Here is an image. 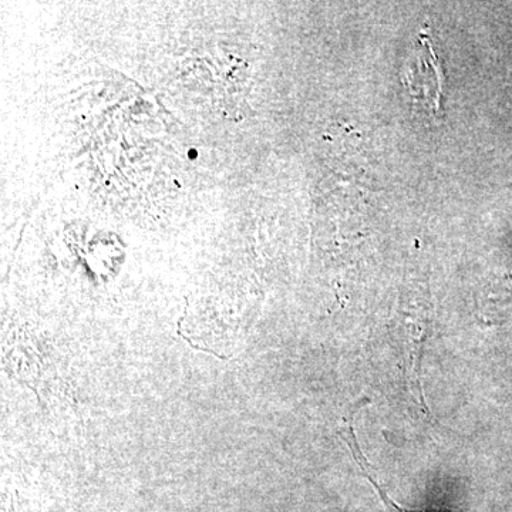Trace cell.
<instances>
[{
  "label": "cell",
  "mask_w": 512,
  "mask_h": 512,
  "mask_svg": "<svg viewBox=\"0 0 512 512\" xmlns=\"http://www.w3.org/2000/svg\"><path fill=\"white\" fill-rule=\"evenodd\" d=\"M419 63L414 64L407 74V84L413 96L427 100V94L433 96L436 109H441V93H443L444 73L436 52L430 45L429 56L419 57Z\"/></svg>",
  "instance_id": "obj_1"
},
{
  "label": "cell",
  "mask_w": 512,
  "mask_h": 512,
  "mask_svg": "<svg viewBox=\"0 0 512 512\" xmlns=\"http://www.w3.org/2000/svg\"><path fill=\"white\" fill-rule=\"evenodd\" d=\"M343 439L348 443L353 456L356 458L357 464H359V467L362 468L363 473H365L363 476H365L367 480H369V483L375 487L380 500H382L383 504L386 505L387 512H424L419 510H407V508L400 507L396 501L390 498V495L386 493V490H384L382 485L377 484L375 478L370 476L369 464H367V460L365 456H363L362 450H360L359 443H357L355 433H353L352 419L348 420V427H346V434L343 436Z\"/></svg>",
  "instance_id": "obj_2"
}]
</instances>
